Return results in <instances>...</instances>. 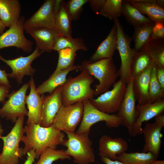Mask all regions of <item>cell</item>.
I'll use <instances>...</instances> for the list:
<instances>
[{"mask_svg":"<svg viewBox=\"0 0 164 164\" xmlns=\"http://www.w3.org/2000/svg\"><path fill=\"white\" fill-rule=\"evenodd\" d=\"M77 51L69 48H65L58 51L59 58L58 63L53 73H56L74 65Z\"/></svg>","mask_w":164,"mask_h":164,"instance_id":"obj_36","label":"cell"},{"mask_svg":"<svg viewBox=\"0 0 164 164\" xmlns=\"http://www.w3.org/2000/svg\"><path fill=\"white\" fill-rule=\"evenodd\" d=\"M6 27L0 20V35H1L4 32Z\"/></svg>","mask_w":164,"mask_h":164,"instance_id":"obj_47","label":"cell"},{"mask_svg":"<svg viewBox=\"0 0 164 164\" xmlns=\"http://www.w3.org/2000/svg\"><path fill=\"white\" fill-rule=\"evenodd\" d=\"M67 138L62 145L67 147L65 153L72 157L76 164H89L95 161L92 142L86 133L78 134L75 132H64Z\"/></svg>","mask_w":164,"mask_h":164,"instance_id":"obj_4","label":"cell"},{"mask_svg":"<svg viewBox=\"0 0 164 164\" xmlns=\"http://www.w3.org/2000/svg\"><path fill=\"white\" fill-rule=\"evenodd\" d=\"M99 155L112 160H117V156L128 150L127 142L121 137L113 138L104 135L100 138L99 141Z\"/></svg>","mask_w":164,"mask_h":164,"instance_id":"obj_17","label":"cell"},{"mask_svg":"<svg viewBox=\"0 0 164 164\" xmlns=\"http://www.w3.org/2000/svg\"><path fill=\"white\" fill-rule=\"evenodd\" d=\"M157 67L153 61L149 87V103H154L163 98L164 90L161 87L156 77Z\"/></svg>","mask_w":164,"mask_h":164,"instance_id":"obj_33","label":"cell"},{"mask_svg":"<svg viewBox=\"0 0 164 164\" xmlns=\"http://www.w3.org/2000/svg\"><path fill=\"white\" fill-rule=\"evenodd\" d=\"M79 70L86 72L98 80L99 83L95 85V96L100 95L108 91L118 77L113 57L91 63L88 60H84L80 65Z\"/></svg>","mask_w":164,"mask_h":164,"instance_id":"obj_3","label":"cell"},{"mask_svg":"<svg viewBox=\"0 0 164 164\" xmlns=\"http://www.w3.org/2000/svg\"><path fill=\"white\" fill-rule=\"evenodd\" d=\"M89 0H69L65 2L66 9L71 21L79 19L83 7Z\"/></svg>","mask_w":164,"mask_h":164,"instance_id":"obj_37","label":"cell"},{"mask_svg":"<svg viewBox=\"0 0 164 164\" xmlns=\"http://www.w3.org/2000/svg\"><path fill=\"white\" fill-rule=\"evenodd\" d=\"M25 116L19 117L10 132L0 139L3 141L2 152L0 154V164H18L20 157L19 144L24 136L23 124Z\"/></svg>","mask_w":164,"mask_h":164,"instance_id":"obj_5","label":"cell"},{"mask_svg":"<svg viewBox=\"0 0 164 164\" xmlns=\"http://www.w3.org/2000/svg\"><path fill=\"white\" fill-rule=\"evenodd\" d=\"M65 1L62 0L60 5L54 8L56 12L55 29L61 36H71V21L65 6Z\"/></svg>","mask_w":164,"mask_h":164,"instance_id":"obj_25","label":"cell"},{"mask_svg":"<svg viewBox=\"0 0 164 164\" xmlns=\"http://www.w3.org/2000/svg\"><path fill=\"white\" fill-rule=\"evenodd\" d=\"M24 17H20L16 23L0 36V50L14 46L26 52L32 50L33 43L24 34Z\"/></svg>","mask_w":164,"mask_h":164,"instance_id":"obj_11","label":"cell"},{"mask_svg":"<svg viewBox=\"0 0 164 164\" xmlns=\"http://www.w3.org/2000/svg\"><path fill=\"white\" fill-rule=\"evenodd\" d=\"M83 111V102L63 105L54 118L53 124L60 131L75 132L81 121Z\"/></svg>","mask_w":164,"mask_h":164,"instance_id":"obj_10","label":"cell"},{"mask_svg":"<svg viewBox=\"0 0 164 164\" xmlns=\"http://www.w3.org/2000/svg\"><path fill=\"white\" fill-rule=\"evenodd\" d=\"M94 81L93 76L84 71L77 76L69 77L62 85L63 105L66 106L90 100L93 98L94 90L91 87Z\"/></svg>","mask_w":164,"mask_h":164,"instance_id":"obj_2","label":"cell"},{"mask_svg":"<svg viewBox=\"0 0 164 164\" xmlns=\"http://www.w3.org/2000/svg\"><path fill=\"white\" fill-rule=\"evenodd\" d=\"M128 1L142 14L146 15L152 22H164V9L156 4Z\"/></svg>","mask_w":164,"mask_h":164,"instance_id":"obj_26","label":"cell"},{"mask_svg":"<svg viewBox=\"0 0 164 164\" xmlns=\"http://www.w3.org/2000/svg\"><path fill=\"white\" fill-rule=\"evenodd\" d=\"M67 48H70L77 51L81 50L87 51L88 49L81 38L67 37L60 35L54 43L53 50L57 52Z\"/></svg>","mask_w":164,"mask_h":164,"instance_id":"obj_32","label":"cell"},{"mask_svg":"<svg viewBox=\"0 0 164 164\" xmlns=\"http://www.w3.org/2000/svg\"><path fill=\"white\" fill-rule=\"evenodd\" d=\"M83 114L81 121L76 132L78 134H89L91 127L98 122L104 121L109 128L119 127L121 124L122 119L116 114H109L96 108L89 100L83 102Z\"/></svg>","mask_w":164,"mask_h":164,"instance_id":"obj_6","label":"cell"},{"mask_svg":"<svg viewBox=\"0 0 164 164\" xmlns=\"http://www.w3.org/2000/svg\"><path fill=\"white\" fill-rule=\"evenodd\" d=\"M157 159L150 152H124L117 156V160L124 164H149Z\"/></svg>","mask_w":164,"mask_h":164,"instance_id":"obj_31","label":"cell"},{"mask_svg":"<svg viewBox=\"0 0 164 164\" xmlns=\"http://www.w3.org/2000/svg\"><path fill=\"white\" fill-rule=\"evenodd\" d=\"M133 78H131L127 84L124 96L116 114L122 119L121 125L126 128L129 134L138 114L133 90Z\"/></svg>","mask_w":164,"mask_h":164,"instance_id":"obj_13","label":"cell"},{"mask_svg":"<svg viewBox=\"0 0 164 164\" xmlns=\"http://www.w3.org/2000/svg\"><path fill=\"white\" fill-rule=\"evenodd\" d=\"M42 53L36 48L28 56H21L14 59L9 60L4 58L0 54V60L7 64L12 70L11 73L7 74L8 77L15 79L18 84H22L25 76L33 75L36 70L32 67L31 64Z\"/></svg>","mask_w":164,"mask_h":164,"instance_id":"obj_12","label":"cell"},{"mask_svg":"<svg viewBox=\"0 0 164 164\" xmlns=\"http://www.w3.org/2000/svg\"><path fill=\"white\" fill-rule=\"evenodd\" d=\"M6 85L11 87L8 78L7 74L5 70L0 69V86Z\"/></svg>","mask_w":164,"mask_h":164,"instance_id":"obj_42","label":"cell"},{"mask_svg":"<svg viewBox=\"0 0 164 164\" xmlns=\"http://www.w3.org/2000/svg\"><path fill=\"white\" fill-rule=\"evenodd\" d=\"M80 65H73L67 68L53 73L46 80L39 85L37 90L40 95L48 93L52 94L59 86L63 84L67 80L68 73L76 70H79Z\"/></svg>","mask_w":164,"mask_h":164,"instance_id":"obj_24","label":"cell"},{"mask_svg":"<svg viewBox=\"0 0 164 164\" xmlns=\"http://www.w3.org/2000/svg\"><path fill=\"white\" fill-rule=\"evenodd\" d=\"M62 85L57 87L52 94L44 96L39 124L41 126L46 127L51 126L56 114L63 105Z\"/></svg>","mask_w":164,"mask_h":164,"instance_id":"obj_15","label":"cell"},{"mask_svg":"<svg viewBox=\"0 0 164 164\" xmlns=\"http://www.w3.org/2000/svg\"><path fill=\"white\" fill-rule=\"evenodd\" d=\"M30 91L29 94L26 96V104L27 105L28 113L26 123L39 124L41 119L44 94L38 93L33 78L29 81Z\"/></svg>","mask_w":164,"mask_h":164,"instance_id":"obj_19","label":"cell"},{"mask_svg":"<svg viewBox=\"0 0 164 164\" xmlns=\"http://www.w3.org/2000/svg\"><path fill=\"white\" fill-rule=\"evenodd\" d=\"M21 5L18 0H0V20L9 28L19 19Z\"/></svg>","mask_w":164,"mask_h":164,"instance_id":"obj_23","label":"cell"},{"mask_svg":"<svg viewBox=\"0 0 164 164\" xmlns=\"http://www.w3.org/2000/svg\"><path fill=\"white\" fill-rule=\"evenodd\" d=\"M153 61L149 54L144 50L137 52L132 61L131 78H134L152 64Z\"/></svg>","mask_w":164,"mask_h":164,"instance_id":"obj_30","label":"cell"},{"mask_svg":"<svg viewBox=\"0 0 164 164\" xmlns=\"http://www.w3.org/2000/svg\"><path fill=\"white\" fill-rule=\"evenodd\" d=\"M27 159L24 164H32L36 156L34 151L32 149L29 150L27 152Z\"/></svg>","mask_w":164,"mask_h":164,"instance_id":"obj_43","label":"cell"},{"mask_svg":"<svg viewBox=\"0 0 164 164\" xmlns=\"http://www.w3.org/2000/svg\"><path fill=\"white\" fill-rule=\"evenodd\" d=\"M26 135L22 141L25 145L24 148H19L20 157L27 154L32 149L35 152L36 159L39 158L42 152L47 148L56 149L57 146L62 145L65 139L64 134L57 130L52 124L48 127H43L39 124H27L24 127Z\"/></svg>","mask_w":164,"mask_h":164,"instance_id":"obj_1","label":"cell"},{"mask_svg":"<svg viewBox=\"0 0 164 164\" xmlns=\"http://www.w3.org/2000/svg\"><path fill=\"white\" fill-rule=\"evenodd\" d=\"M156 4L159 6L164 8V0H157Z\"/></svg>","mask_w":164,"mask_h":164,"instance_id":"obj_49","label":"cell"},{"mask_svg":"<svg viewBox=\"0 0 164 164\" xmlns=\"http://www.w3.org/2000/svg\"><path fill=\"white\" fill-rule=\"evenodd\" d=\"M155 121L159 125L163 127L164 126V115L162 113L157 115L155 117Z\"/></svg>","mask_w":164,"mask_h":164,"instance_id":"obj_44","label":"cell"},{"mask_svg":"<svg viewBox=\"0 0 164 164\" xmlns=\"http://www.w3.org/2000/svg\"><path fill=\"white\" fill-rule=\"evenodd\" d=\"M11 87L6 86H0V102L4 103L6 98H7L9 94V89Z\"/></svg>","mask_w":164,"mask_h":164,"instance_id":"obj_41","label":"cell"},{"mask_svg":"<svg viewBox=\"0 0 164 164\" xmlns=\"http://www.w3.org/2000/svg\"><path fill=\"white\" fill-rule=\"evenodd\" d=\"M36 43V48L42 53H50L53 50L55 42L60 34L55 29L36 27L25 29Z\"/></svg>","mask_w":164,"mask_h":164,"instance_id":"obj_18","label":"cell"},{"mask_svg":"<svg viewBox=\"0 0 164 164\" xmlns=\"http://www.w3.org/2000/svg\"><path fill=\"white\" fill-rule=\"evenodd\" d=\"M114 21L117 28V50L118 51L121 60L118 74L120 79L127 84L131 78V64L133 58L137 52L131 47L132 39L125 33L119 19L117 18Z\"/></svg>","mask_w":164,"mask_h":164,"instance_id":"obj_7","label":"cell"},{"mask_svg":"<svg viewBox=\"0 0 164 164\" xmlns=\"http://www.w3.org/2000/svg\"><path fill=\"white\" fill-rule=\"evenodd\" d=\"M149 164H164V161L157 160L156 159L152 161Z\"/></svg>","mask_w":164,"mask_h":164,"instance_id":"obj_48","label":"cell"},{"mask_svg":"<svg viewBox=\"0 0 164 164\" xmlns=\"http://www.w3.org/2000/svg\"><path fill=\"white\" fill-rule=\"evenodd\" d=\"M29 83H26L17 91H12L8 96V100L0 108V117L5 118L15 123L19 117L27 116L28 110L26 107L25 98Z\"/></svg>","mask_w":164,"mask_h":164,"instance_id":"obj_8","label":"cell"},{"mask_svg":"<svg viewBox=\"0 0 164 164\" xmlns=\"http://www.w3.org/2000/svg\"><path fill=\"white\" fill-rule=\"evenodd\" d=\"M117 28L114 22L107 37L99 45L88 61L91 63L113 57L115 51L117 50Z\"/></svg>","mask_w":164,"mask_h":164,"instance_id":"obj_21","label":"cell"},{"mask_svg":"<svg viewBox=\"0 0 164 164\" xmlns=\"http://www.w3.org/2000/svg\"><path fill=\"white\" fill-rule=\"evenodd\" d=\"M136 108L138 117L129 134L133 137L142 134V126L143 122L163 112L164 99L163 98L154 103H148L143 105L138 104Z\"/></svg>","mask_w":164,"mask_h":164,"instance_id":"obj_16","label":"cell"},{"mask_svg":"<svg viewBox=\"0 0 164 164\" xmlns=\"http://www.w3.org/2000/svg\"><path fill=\"white\" fill-rule=\"evenodd\" d=\"M152 64L133 78V91L135 99L140 105L149 102V87Z\"/></svg>","mask_w":164,"mask_h":164,"instance_id":"obj_22","label":"cell"},{"mask_svg":"<svg viewBox=\"0 0 164 164\" xmlns=\"http://www.w3.org/2000/svg\"><path fill=\"white\" fill-rule=\"evenodd\" d=\"M106 0H89V5L93 11L99 13L103 8Z\"/></svg>","mask_w":164,"mask_h":164,"instance_id":"obj_39","label":"cell"},{"mask_svg":"<svg viewBox=\"0 0 164 164\" xmlns=\"http://www.w3.org/2000/svg\"><path fill=\"white\" fill-rule=\"evenodd\" d=\"M156 76L161 87L164 90V67H157Z\"/></svg>","mask_w":164,"mask_h":164,"instance_id":"obj_40","label":"cell"},{"mask_svg":"<svg viewBox=\"0 0 164 164\" xmlns=\"http://www.w3.org/2000/svg\"><path fill=\"white\" fill-rule=\"evenodd\" d=\"M39 157L35 164H52L54 162L58 160L70 159L71 157L67 155L63 149L47 148L43 151Z\"/></svg>","mask_w":164,"mask_h":164,"instance_id":"obj_34","label":"cell"},{"mask_svg":"<svg viewBox=\"0 0 164 164\" xmlns=\"http://www.w3.org/2000/svg\"><path fill=\"white\" fill-rule=\"evenodd\" d=\"M142 49L149 54L158 67H164V39L150 38Z\"/></svg>","mask_w":164,"mask_h":164,"instance_id":"obj_28","label":"cell"},{"mask_svg":"<svg viewBox=\"0 0 164 164\" xmlns=\"http://www.w3.org/2000/svg\"><path fill=\"white\" fill-rule=\"evenodd\" d=\"M154 24L152 22L134 28V31L132 39L134 43L133 49L136 52L141 50L150 38Z\"/></svg>","mask_w":164,"mask_h":164,"instance_id":"obj_29","label":"cell"},{"mask_svg":"<svg viewBox=\"0 0 164 164\" xmlns=\"http://www.w3.org/2000/svg\"><path fill=\"white\" fill-rule=\"evenodd\" d=\"M122 0H106L99 14L102 16L114 20L122 15Z\"/></svg>","mask_w":164,"mask_h":164,"instance_id":"obj_35","label":"cell"},{"mask_svg":"<svg viewBox=\"0 0 164 164\" xmlns=\"http://www.w3.org/2000/svg\"><path fill=\"white\" fill-rule=\"evenodd\" d=\"M134 2H140L143 3H151L156 4V0H131Z\"/></svg>","mask_w":164,"mask_h":164,"instance_id":"obj_46","label":"cell"},{"mask_svg":"<svg viewBox=\"0 0 164 164\" xmlns=\"http://www.w3.org/2000/svg\"><path fill=\"white\" fill-rule=\"evenodd\" d=\"M150 38L153 39H164V22L154 23Z\"/></svg>","mask_w":164,"mask_h":164,"instance_id":"obj_38","label":"cell"},{"mask_svg":"<svg viewBox=\"0 0 164 164\" xmlns=\"http://www.w3.org/2000/svg\"><path fill=\"white\" fill-rule=\"evenodd\" d=\"M122 15L125 17L126 21L134 28L152 22L132 5L128 0H123Z\"/></svg>","mask_w":164,"mask_h":164,"instance_id":"obj_27","label":"cell"},{"mask_svg":"<svg viewBox=\"0 0 164 164\" xmlns=\"http://www.w3.org/2000/svg\"><path fill=\"white\" fill-rule=\"evenodd\" d=\"M101 160L105 164H124L117 160H113L105 157H101Z\"/></svg>","mask_w":164,"mask_h":164,"instance_id":"obj_45","label":"cell"},{"mask_svg":"<svg viewBox=\"0 0 164 164\" xmlns=\"http://www.w3.org/2000/svg\"><path fill=\"white\" fill-rule=\"evenodd\" d=\"M54 0L45 1L39 8L24 23V29L36 27L55 29Z\"/></svg>","mask_w":164,"mask_h":164,"instance_id":"obj_14","label":"cell"},{"mask_svg":"<svg viewBox=\"0 0 164 164\" xmlns=\"http://www.w3.org/2000/svg\"><path fill=\"white\" fill-rule=\"evenodd\" d=\"M162 128L155 122L146 123L142 129L145 144L142 152H150L157 159L160 153L162 136L161 131Z\"/></svg>","mask_w":164,"mask_h":164,"instance_id":"obj_20","label":"cell"},{"mask_svg":"<svg viewBox=\"0 0 164 164\" xmlns=\"http://www.w3.org/2000/svg\"><path fill=\"white\" fill-rule=\"evenodd\" d=\"M127 84L120 79L113 85V88L89 100L99 110L109 114L117 112L124 96Z\"/></svg>","mask_w":164,"mask_h":164,"instance_id":"obj_9","label":"cell"},{"mask_svg":"<svg viewBox=\"0 0 164 164\" xmlns=\"http://www.w3.org/2000/svg\"><path fill=\"white\" fill-rule=\"evenodd\" d=\"M4 132V130L3 128L2 124L0 120V139L1 137L2 136Z\"/></svg>","mask_w":164,"mask_h":164,"instance_id":"obj_50","label":"cell"}]
</instances>
